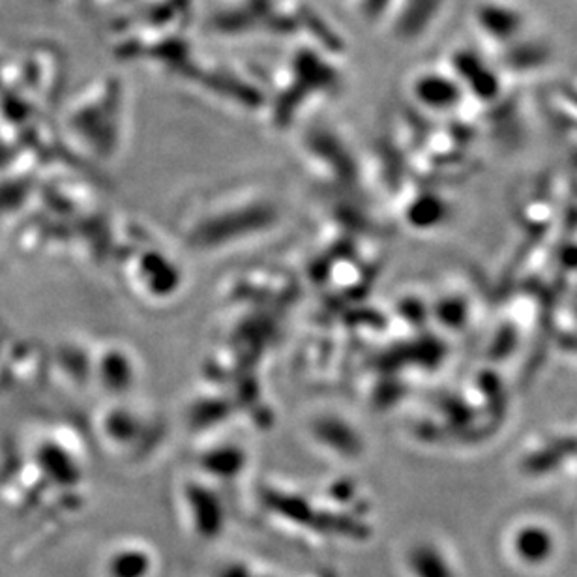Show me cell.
<instances>
[{
    "instance_id": "1",
    "label": "cell",
    "mask_w": 577,
    "mask_h": 577,
    "mask_svg": "<svg viewBox=\"0 0 577 577\" xmlns=\"http://www.w3.org/2000/svg\"><path fill=\"white\" fill-rule=\"evenodd\" d=\"M516 553L521 561L529 564H540L548 561L553 553L551 534L540 527H525L516 536Z\"/></svg>"
},
{
    "instance_id": "2",
    "label": "cell",
    "mask_w": 577,
    "mask_h": 577,
    "mask_svg": "<svg viewBox=\"0 0 577 577\" xmlns=\"http://www.w3.org/2000/svg\"><path fill=\"white\" fill-rule=\"evenodd\" d=\"M411 570L416 577H454V570L444 559L443 553L428 544L413 549Z\"/></svg>"
},
{
    "instance_id": "3",
    "label": "cell",
    "mask_w": 577,
    "mask_h": 577,
    "mask_svg": "<svg viewBox=\"0 0 577 577\" xmlns=\"http://www.w3.org/2000/svg\"><path fill=\"white\" fill-rule=\"evenodd\" d=\"M0 68H2V55H0Z\"/></svg>"
}]
</instances>
